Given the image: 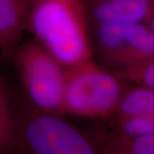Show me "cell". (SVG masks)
<instances>
[{
  "instance_id": "9c48e42d",
  "label": "cell",
  "mask_w": 154,
  "mask_h": 154,
  "mask_svg": "<svg viewBox=\"0 0 154 154\" xmlns=\"http://www.w3.org/2000/svg\"><path fill=\"white\" fill-rule=\"evenodd\" d=\"M154 89L136 86H127L117 104L115 114L118 116L153 115Z\"/></svg>"
},
{
  "instance_id": "52a82bcc",
  "label": "cell",
  "mask_w": 154,
  "mask_h": 154,
  "mask_svg": "<svg viewBox=\"0 0 154 154\" xmlns=\"http://www.w3.org/2000/svg\"><path fill=\"white\" fill-rule=\"evenodd\" d=\"M31 0H0V53L11 61L26 29Z\"/></svg>"
},
{
  "instance_id": "3957f363",
  "label": "cell",
  "mask_w": 154,
  "mask_h": 154,
  "mask_svg": "<svg viewBox=\"0 0 154 154\" xmlns=\"http://www.w3.org/2000/svg\"><path fill=\"white\" fill-rule=\"evenodd\" d=\"M61 114L25 110L16 116L15 149L33 154H94L96 145Z\"/></svg>"
},
{
  "instance_id": "277c9868",
  "label": "cell",
  "mask_w": 154,
  "mask_h": 154,
  "mask_svg": "<svg viewBox=\"0 0 154 154\" xmlns=\"http://www.w3.org/2000/svg\"><path fill=\"white\" fill-rule=\"evenodd\" d=\"M11 60L33 107L63 115L66 68L35 39L20 43Z\"/></svg>"
},
{
  "instance_id": "7a4b0ae2",
  "label": "cell",
  "mask_w": 154,
  "mask_h": 154,
  "mask_svg": "<svg viewBox=\"0 0 154 154\" xmlns=\"http://www.w3.org/2000/svg\"><path fill=\"white\" fill-rule=\"evenodd\" d=\"M127 85L113 71L92 59L67 67L63 112L90 119H107L115 114Z\"/></svg>"
},
{
  "instance_id": "8fae6325",
  "label": "cell",
  "mask_w": 154,
  "mask_h": 154,
  "mask_svg": "<svg viewBox=\"0 0 154 154\" xmlns=\"http://www.w3.org/2000/svg\"><path fill=\"white\" fill-rule=\"evenodd\" d=\"M124 82L154 89V57L138 61L119 70H112Z\"/></svg>"
},
{
  "instance_id": "5b68a950",
  "label": "cell",
  "mask_w": 154,
  "mask_h": 154,
  "mask_svg": "<svg viewBox=\"0 0 154 154\" xmlns=\"http://www.w3.org/2000/svg\"><path fill=\"white\" fill-rule=\"evenodd\" d=\"M90 27L93 51L113 70L154 57V30L143 23L104 22Z\"/></svg>"
},
{
  "instance_id": "8992f818",
  "label": "cell",
  "mask_w": 154,
  "mask_h": 154,
  "mask_svg": "<svg viewBox=\"0 0 154 154\" xmlns=\"http://www.w3.org/2000/svg\"><path fill=\"white\" fill-rule=\"evenodd\" d=\"M91 23L137 22L154 30V0H82Z\"/></svg>"
},
{
  "instance_id": "7c38bea8",
  "label": "cell",
  "mask_w": 154,
  "mask_h": 154,
  "mask_svg": "<svg viewBox=\"0 0 154 154\" xmlns=\"http://www.w3.org/2000/svg\"><path fill=\"white\" fill-rule=\"evenodd\" d=\"M112 116L115 117L112 125L113 132L132 136L154 134V114L130 116Z\"/></svg>"
},
{
  "instance_id": "30bf717a",
  "label": "cell",
  "mask_w": 154,
  "mask_h": 154,
  "mask_svg": "<svg viewBox=\"0 0 154 154\" xmlns=\"http://www.w3.org/2000/svg\"><path fill=\"white\" fill-rule=\"evenodd\" d=\"M16 116L11 110L5 87L0 75V153L15 149Z\"/></svg>"
},
{
  "instance_id": "ba28073f",
  "label": "cell",
  "mask_w": 154,
  "mask_h": 154,
  "mask_svg": "<svg viewBox=\"0 0 154 154\" xmlns=\"http://www.w3.org/2000/svg\"><path fill=\"white\" fill-rule=\"evenodd\" d=\"M98 151L110 154H153L154 134L132 136L112 132L99 138Z\"/></svg>"
},
{
  "instance_id": "6da1fadb",
  "label": "cell",
  "mask_w": 154,
  "mask_h": 154,
  "mask_svg": "<svg viewBox=\"0 0 154 154\" xmlns=\"http://www.w3.org/2000/svg\"><path fill=\"white\" fill-rule=\"evenodd\" d=\"M26 28L65 68L92 59L90 21L82 0H31Z\"/></svg>"
}]
</instances>
